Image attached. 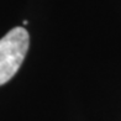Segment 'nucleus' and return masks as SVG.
<instances>
[{"mask_svg": "<svg viewBox=\"0 0 121 121\" xmlns=\"http://www.w3.org/2000/svg\"><path fill=\"white\" fill-rule=\"evenodd\" d=\"M30 37L24 27H14L0 40V85L13 78L29 49Z\"/></svg>", "mask_w": 121, "mask_h": 121, "instance_id": "nucleus-1", "label": "nucleus"}]
</instances>
